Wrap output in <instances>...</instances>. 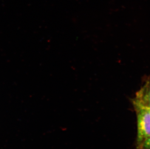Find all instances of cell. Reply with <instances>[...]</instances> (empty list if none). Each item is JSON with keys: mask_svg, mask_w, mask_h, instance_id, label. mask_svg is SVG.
<instances>
[{"mask_svg": "<svg viewBox=\"0 0 150 149\" xmlns=\"http://www.w3.org/2000/svg\"><path fill=\"white\" fill-rule=\"evenodd\" d=\"M137 117V147L150 137V108L133 102Z\"/></svg>", "mask_w": 150, "mask_h": 149, "instance_id": "1", "label": "cell"}, {"mask_svg": "<svg viewBox=\"0 0 150 149\" xmlns=\"http://www.w3.org/2000/svg\"><path fill=\"white\" fill-rule=\"evenodd\" d=\"M133 102L150 108V79L137 91Z\"/></svg>", "mask_w": 150, "mask_h": 149, "instance_id": "2", "label": "cell"}, {"mask_svg": "<svg viewBox=\"0 0 150 149\" xmlns=\"http://www.w3.org/2000/svg\"><path fill=\"white\" fill-rule=\"evenodd\" d=\"M137 148L139 149H150V137L146 139Z\"/></svg>", "mask_w": 150, "mask_h": 149, "instance_id": "3", "label": "cell"}]
</instances>
